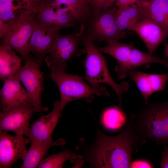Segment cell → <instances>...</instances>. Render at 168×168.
Here are the masks:
<instances>
[{"instance_id": "obj_9", "label": "cell", "mask_w": 168, "mask_h": 168, "mask_svg": "<svg viewBox=\"0 0 168 168\" xmlns=\"http://www.w3.org/2000/svg\"><path fill=\"white\" fill-rule=\"evenodd\" d=\"M34 112L30 104L20 105L10 108L0 114V130L11 131L16 135L28 137L30 128L29 122Z\"/></svg>"}, {"instance_id": "obj_13", "label": "cell", "mask_w": 168, "mask_h": 168, "mask_svg": "<svg viewBox=\"0 0 168 168\" xmlns=\"http://www.w3.org/2000/svg\"><path fill=\"white\" fill-rule=\"evenodd\" d=\"M60 30L38 21L29 44L30 52L35 54L36 58L44 59Z\"/></svg>"}, {"instance_id": "obj_3", "label": "cell", "mask_w": 168, "mask_h": 168, "mask_svg": "<svg viewBox=\"0 0 168 168\" xmlns=\"http://www.w3.org/2000/svg\"><path fill=\"white\" fill-rule=\"evenodd\" d=\"M82 44L86 53L82 61L85 69L83 77L92 85L100 83H106L114 90L119 100V105L122 107V97L129 89L128 82L116 83L112 78L107 65V60L101 52L95 45L92 40L82 35Z\"/></svg>"}, {"instance_id": "obj_2", "label": "cell", "mask_w": 168, "mask_h": 168, "mask_svg": "<svg viewBox=\"0 0 168 168\" xmlns=\"http://www.w3.org/2000/svg\"><path fill=\"white\" fill-rule=\"evenodd\" d=\"M131 125L141 137L159 145L168 144V100L154 103L148 101L136 114L132 113Z\"/></svg>"}, {"instance_id": "obj_14", "label": "cell", "mask_w": 168, "mask_h": 168, "mask_svg": "<svg viewBox=\"0 0 168 168\" xmlns=\"http://www.w3.org/2000/svg\"><path fill=\"white\" fill-rule=\"evenodd\" d=\"M54 0H48L40 6L36 13L38 21L51 26L60 28L73 26L76 21L65 10L56 6Z\"/></svg>"}, {"instance_id": "obj_11", "label": "cell", "mask_w": 168, "mask_h": 168, "mask_svg": "<svg viewBox=\"0 0 168 168\" xmlns=\"http://www.w3.org/2000/svg\"><path fill=\"white\" fill-rule=\"evenodd\" d=\"M18 70L3 81L0 92L2 112L23 104L32 105L27 91L21 84Z\"/></svg>"}, {"instance_id": "obj_22", "label": "cell", "mask_w": 168, "mask_h": 168, "mask_svg": "<svg viewBox=\"0 0 168 168\" xmlns=\"http://www.w3.org/2000/svg\"><path fill=\"white\" fill-rule=\"evenodd\" d=\"M22 58L10 46L2 44L0 47V77L4 81L21 67Z\"/></svg>"}, {"instance_id": "obj_6", "label": "cell", "mask_w": 168, "mask_h": 168, "mask_svg": "<svg viewBox=\"0 0 168 168\" xmlns=\"http://www.w3.org/2000/svg\"><path fill=\"white\" fill-rule=\"evenodd\" d=\"M116 7L104 8L89 18L82 35L99 42L118 41L126 36V32L120 30L116 24Z\"/></svg>"}, {"instance_id": "obj_20", "label": "cell", "mask_w": 168, "mask_h": 168, "mask_svg": "<svg viewBox=\"0 0 168 168\" xmlns=\"http://www.w3.org/2000/svg\"><path fill=\"white\" fill-rule=\"evenodd\" d=\"M30 146L27 150L23 160L21 168L38 167L40 162L44 159L45 155L52 146H63L65 143L63 139H59L52 143H44L30 140Z\"/></svg>"}, {"instance_id": "obj_12", "label": "cell", "mask_w": 168, "mask_h": 168, "mask_svg": "<svg viewBox=\"0 0 168 168\" xmlns=\"http://www.w3.org/2000/svg\"><path fill=\"white\" fill-rule=\"evenodd\" d=\"M61 111L60 101L56 100L52 110L41 116L32 124L28 136L30 140L44 143L55 142L52 140V134L61 116Z\"/></svg>"}, {"instance_id": "obj_23", "label": "cell", "mask_w": 168, "mask_h": 168, "mask_svg": "<svg viewBox=\"0 0 168 168\" xmlns=\"http://www.w3.org/2000/svg\"><path fill=\"white\" fill-rule=\"evenodd\" d=\"M70 160L74 163V167L80 168L82 166L84 163L81 155H77L75 152L67 149L56 154H53L44 159L38 166L39 168H62L65 162Z\"/></svg>"}, {"instance_id": "obj_26", "label": "cell", "mask_w": 168, "mask_h": 168, "mask_svg": "<svg viewBox=\"0 0 168 168\" xmlns=\"http://www.w3.org/2000/svg\"><path fill=\"white\" fill-rule=\"evenodd\" d=\"M16 0H0V20L7 24L20 16L26 9L15 5Z\"/></svg>"}, {"instance_id": "obj_18", "label": "cell", "mask_w": 168, "mask_h": 168, "mask_svg": "<svg viewBox=\"0 0 168 168\" xmlns=\"http://www.w3.org/2000/svg\"><path fill=\"white\" fill-rule=\"evenodd\" d=\"M151 63L161 64L168 69V60L139 50L134 47L131 49L128 60L125 66L116 71L118 78L123 79L128 72L136 68Z\"/></svg>"}, {"instance_id": "obj_36", "label": "cell", "mask_w": 168, "mask_h": 168, "mask_svg": "<svg viewBox=\"0 0 168 168\" xmlns=\"http://www.w3.org/2000/svg\"><path fill=\"white\" fill-rule=\"evenodd\" d=\"M81 0L83 2H87L86 0Z\"/></svg>"}, {"instance_id": "obj_10", "label": "cell", "mask_w": 168, "mask_h": 168, "mask_svg": "<svg viewBox=\"0 0 168 168\" xmlns=\"http://www.w3.org/2000/svg\"><path fill=\"white\" fill-rule=\"evenodd\" d=\"M30 142L29 138H25L23 135L13 136L0 130V168H10L18 160H23L26 146Z\"/></svg>"}, {"instance_id": "obj_27", "label": "cell", "mask_w": 168, "mask_h": 168, "mask_svg": "<svg viewBox=\"0 0 168 168\" xmlns=\"http://www.w3.org/2000/svg\"><path fill=\"white\" fill-rule=\"evenodd\" d=\"M93 14H97L105 7L108 0H86Z\"/></svg>"}, {"instance_id": "obj_24", "label": "cell", "mask_w": 168, "mask_h": 168, "mask_svg": "<svg viewBox=\"0 0 168 168\" xmlns=\"http://www.w3.org/2000/svg\"><path fill=\"white\" fill-rule=\"evenodd\" d=\"M106 46L98 48L102 53L108 54L117 61L119 64L115 67V71L122 68L127 62L133 42L130 44L120 43L118 41H110L107 42Z\"/></svg>"}, {"instance_id": "obj_19", "label": "cell", "mask_w": 168, "mask_h": 168, "mask_svg": "<svg viewBox=\"0 0 168 168\" xmlns=\"http://www.w3.org/2000/svg\"><path fill=\"white\" fill-rule=\"evenodd\" d=\"M141 2L122 10L117 9L115 15V20L120 30L122 31L131 30L142 20L147 17Z\"/></svg>"}, {"instance_id": "obj_29", "label": "cell", "mask_w": 168, "mask_h": 168, "mask_svg": "<svg viewBox=\"0 0 168 168\" xmlns=\"http://www.w3.org/2000/svg\"><path fill=\"white\" fill-rule=\"evenodd\" d=\"M26 3V9L33 10L37 12L39 10L40 5L48 0H25Z\"/></svg>"}, {"instance_id": "obj_33", "label": "cell", "mask_w": 168, "mask_h": 168, "mask_svg": "<svg viewBox=\"0 0 168 168\" xmlns=\"http://www.w3.org/2000/svg\"><path fill=\"white\" fill-rule=\"evenodd\" d=\"M165 58H168V42L165 45L164 48Z\"/></svg>"}, {"instance_id": "obj_15", "label": "cell", "mask_w": 168, "mask_h": 168, "mask_svg": "<svg viewBox=\"0 0 168 168\" xmlns=\"http://www.w3.org/2000/svg\"><path fill=\"white\" fill-rule=\"evenodd\" d=\"M128 74L130 76V80L135 82L145 103L147 102L148 97L154 92L166 91L165 88L168 80V73L148 74L133 69Z\"/></svg>"}, {"instance_id": "obj_5", "label": "cell", "mask_w": 168, "mask_h": 168, "mask_svg": "<svg viewBox=\"0 0 168 168\" xmlns=\"http://www.w3.org/2000/svg\"><path fill=\"white\" fill-rule=\"evenodd\" d=\"M36 12L26 9L18 18L9 23L2 37L3 44L18 53L23 60L30 57L29 44L38 21Z\"/></svg>"}, {"instance_id": "obj_16", "label": "cell", "mask_w": 168, "mask_h": 168, "mask_svg": "<svg viewBox=\"0 0 168 168\" xmlns=\"http://www.w3.org/2000/svg\"><path fill=\"white\" fill-rule=\"evenodd\" d=\"M131 30L141 38L149 51L152 54L168 36V33L154 21L147 17L140 21Z\"/></svg>"}, {"instance_id": "obj_1", "label": "cell", "mask_w": 168, "mask_h": 168, "mask_svg": "<svg viewBox=\"0 0 168 168\" xmlns=\"http://www.w3.org/2000/svg\"><path fill=\"white\" fill-rule=\"evenodd\" d=\"M96 139L93 144L88 146L83 138L76 150H82L81 155L84 163L88 162L91 167L101 168H130L133 154L146 140L134 130L129 121L118 134L110 136L102 132L97 125Z\"/></svg>"}, {"instance_id": "obj_30", "label": "cell", "mask_w": 168, "mask_h": 168, "mask_svg": "<svg viewBox=\"0 0 168 168\" xmlns=\"http://www.w3.org/2000/svg\"><path fill=\"white\" fill-rule=\"evenodd\" d=\"M152 165L148 161L144 159H139L132 162L130 168H153Z\"/></svg>"}, {"instance_id": "obj_25", "label": "cell", "mask_w": 168, "mask_h": 168, "mask_svg": "<svg viewBox=\"0 0 168 168\" xmlns=\"http://www.w3.org/2000/svg\"><path fill=\"white\" fill-rule=\"evenodd\" d=\"M119 105L112 106L105 110L102 115V121L106 128L114 130L121 127L126 120V116Z\"/></svg>"}, {"instance_id": "obj_28", "label": "cell", "mask_w": 168, "mask_h": 168, "mask_svg": "<svg viewBox=\"0 0 168 168\" xmlns=\"http://www.w3.org/2000/svg\"><path fill=\"white\" fill-rule=\"evenodd\" d=\"M142 1V0H115L114 3L117 9L121 10Z\"/></svg>"}, {"instance_id": "obj_21", "label": "cell", "mask_w": 168, "mask_h": 168, "mask_svg": "<svg viewBox=\"0 0 168 168\" xmlns=\"http://www.w3.org/2000/svg\"><path fill=\"white\" fill-rule=\"evenodd\" d=\"M141 4L147 17L168 33V0H150Z\"/></svg>"}, {"instance_id": "obj_32", "label": "cell", "mask_w": 168, "mask_h": 168, "mask_svg": "<svg viewBox=\"0 0 168 168\" xmlns=\"http://www.w3.org/2000/svg\"><path fill=\"white\" fill-rule=\"evenodd\" d=\"M8 25L2 21L0 20V36L2 38L6 32Z\"/></svg>"}, {"instance_id": "obj_8", "label": "cell", "mask_w": 168, "mask_h": 168, "mask_svg": "<svg viewBox=\"0 0 168 168\" xmlns=\"http://www.w3.org/2000/svg\"><path fill=\"white\" fill-rule=\"evenodd\" d=\"M44 58L35 59L30 56L24 60L25 64L18 70L21 82L26 88L31 101L34 112L47 111L48 108L43 107L41 98L43 87V73L40 66Z\"/></svg>"}, {"instance_id": "obj_35", "label": "cell", "mask_w": 168, "mask_h": 168, "mask_svg": "<svg viewBox=\"0 0 168 168\" xmlns=\"http://www.w3.org/2000/svg\"><path fill=\"white\" fill-rule=\"evenodd\" d=\"M142 1L144 2H148L150 1V0H142Z\"/></svg>"}, {"instance_id": "obj_7", "label": "cell", "mask_w": 168, "mask_h": 168, "mask_svg": "<svg viewBox=\"0 0 168 168\" xmlns=\"http://www.w3.org/2000/svg\"><path fill=\"white\" fill-rule=\"evenodd\" d=\"M82 35L80 32L56 36L44 61L49 69L65 70L68 62L74 57L86 53L84 48L79 49L82 43Z\"/></svg>"}, {"instance_id": "obj_4", "label": "cell", "mask_w": 168, "mask_h": 168, "mask_svg": "<svg viewBox=\"0 0 168 168\" xmlns=\"http://www.w3.org/2000/svg\"><path fill=\"white\" fill-rule=\"evenodd\" d=\"M50 77L56 84L60 96V105L62 111L68 103L83 98L91 103L96 95L108 96L110 94L106 88L100 84L89 85L83 77L70 74L65 70L51 68Z\"/></svg>"}, {"instance_id": "obj_31", "label": "cell", "mask_w": 168, "mask_h": 168, "mask_svg": "<svg viewBox=\"0 0 168 168\" xmlns=\"http://www.w3.org/2000/svg\"><path fill=\"white\" fill-rule=\"evenodd\" d=\"M161 168H168V146H165L161 152V159L160 163Z\"/></svg>"}, {"instance_id": "obj_17", "label": "cell", "mask_w": 168, "mask_h": 168, "mask_svg": "<svg viewBox=\"0 0 168 168\" xmlns=\"http://www.w3.org/2000/svg\"><path fill=\"white\" fill-rule=\"evenodd\" d=\"M54 1L56 6L70 14L79 24V32L82 35L88 20L93 15L88 3L81 0H54Z\"/></svg>"}, {"instance_id": "obj_34", "label": "cell", "mask_w": 168, "mask_h": 168, "mask_svg": "<svg viewBox=\"0 0 168 168\" xmlns=\"http://www.w3.org/2000/svg\"><path fill=\"white\" fill-rule=\"evenodd\" d=\"M115 0H108L106 4L105 7L112 6L114 3Z\"/></svg>"}]
</instances>
